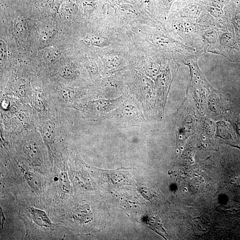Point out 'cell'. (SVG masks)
<instances>
[{
	"label": "cell",
	"instance_id": "obj_6",
	"mask_svg": "<svg viewBox=\"0 0 240 240\" xmlns=\"http://www.w3.org/2000/svg\"><path fill=\"white\" fill-rule=\"evenodd\" d=\"M59 181L60 187L62 191L65 192H69L70 189V184L66 172L62 171L60 173Z\"/></svg>",
	"mask_w": 240,
	"mask_h": 240
},
{
	"label": "cell",
	"instance_id": "obj_5",
	"mask_svg": "<svg viewBox=\"0 0 240 240\" xmlns=\"http://www.w3.org/2000/svg\"><path fill=\"white\" fill-rule=\"evenodd\" d=\"M106 66L109 69L117 67L122 62L121 57L117 54H109L106 56L105 58Z\"/></svg>",
	"mask_w": 240,
	"mask_h": 240
},
{
	"label": "cell",
	"instance_id": "obj_9",
	"mask_svg": "<svg viewBox=\"0 0 240 240\" xmlns=\"http://www.w3.org/2000/svg\"><path fill=\"white\" fill-rule=\"evenodd\" d=\"M0 54H1V65L3 66L7 58V52L6 49V45L3 40H1V45H0Z\"/></svg>",
	"mask_w": 240,
	"mask_h": 240
},
{
	"label": "cell",
	"instance_id": "obj_12",
	"mask_svg": "<svg viewBox=\"0 0 240 240\" xmlns=\"http://www.w3.org/2000/svg\"><path fill=\"white\" fill-rule=\"evenodd\" d=\"M83 9L86 11H91L93 9L94 5L90 0H84L82 4Z\"/></svg>",
	"mask_w": 240,
	"mask_h": 240
},
{
	"label": "cell",
	"instance_id": "obj_11",
	"mask_svg": "<svg viewBox=\"0 0 240 240\" xmlns=\"http://www.w3.org/2000/svg\"><path fill=\"white\" fill-rule=\"evenodd\" d=\"M87 70L91 74L95 75L97 73L98 68L97 65L94 62H89L86 65Z\"/></svg>",
	"mask_w": 240,
	"mask_h": 240
},
{
	"label": "cell",
	"instance_id": "obj_10",
	"mask_svg": "<svg viewBox=\"0 0 240 240\" xmlns=\"http://www.w3.org/2000/svg\"><path fill=\"white\" fill-rule=\"evenodd\" d=\"M64 9L66 12L69 14H73L76 12L78 8L75 4L69 2L64 4Z\"/></svg>",
	"mask_w": 240,
	"mask_h": 240
},
{
	"label": "cell",
	"instance_id": "obj_2",
	"mask_svg": "<svg viewBox=\"0 0 240 240\" xmlns=\"http://www.w3.org/2000/svg\"><path fill=\"white\" fill-rule=\"evenodd\" d=\"M14 31L17 37L21 39L26 38L27 28L24 20L20 18H17L14 21Z\"/></svg>",
	"mask_w": 240,
	"mask_h": 240
},
{
	"label": "cell",
	"instance_id": "obj_1",
	"mask_svg": "<svg viewBox=\"0 0 240 240\" xmlns=\"http://www.w3.org/2000/svg\"><path fill=\"white\" fill-rule=\"evenodd\" d=\"M29 211L34 222L38 225L46 227L51 226L50 220L44 212L32 208Z\"/></svg>",
	"mask_w": 240,
	"mask_h": 240
},
{
	"label": "cell",
	"instance_id": "obj_8",
	"mask_svg": "<svg viewBox=\"0 0 240 240\" xmlns=\"http://www.w3.org/2000/svg\"><path fill=\"white\" fill-rule=\"evenodd\" d=\"M26 179L29 185L35 189H38L39 186V181L35 175L31 172H26Z\"/></svg>",
	"mask_w": 240,
	"mask_h": 240
},
{
	"label": "cell",
	"instance_id": "obj_7",
	"mask_svg": "<svg viewBox=\"0 0 240 240\" xmlns=\"http://www.w3.org/2000/svg\"><path fill=\"white\" fill-rule=\"evenodd\" d=\"M45 55L46 59L48 62H53L59 58L61 56V52L58 49L52 48L46 52Z\"/></svg>",
	"mask_w": 240,
	"mask_h": 240
},
{
	"label": "cell",
	"instance_id": "obj_3",
	"mask_svg": "<svg viewBox=\"0 0 240 240\" xmlns=\"http://www.w3.org/2000/svg\"><path fill=\"white\" fill-rule=\"evenodd\" d=\"M60 77L66 80H72L76 77V73L73 68L70 65L62 66L58 72Z\"/></svg>",
	"mask_w": 240,
	"mask_h": 240
},
{
	"label": "cell",
	"instance_id": "obj_4",
	"mask_svg": "<svg viewBox=\"0 0 240 240\" xmlns=\"http://www.w3.org/2000/svg\"><path fill=\"white\" fill-rule=\"evenodd\" d=\"M84 40L89 44L100 47L107 46L109 43L107 39L99 35H90L86 37Z\"/></svg>",
	"mask_w": 240,
	"mask_h": 240
}]
</instances>
